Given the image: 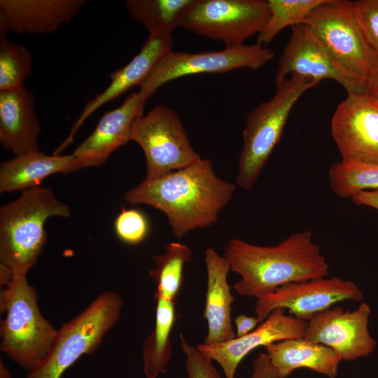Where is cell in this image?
Listing matches in <instances>:
<instances>
[{"label":"cell","mask_w":378,"mask_h":378,"mask_svg":"<svg viewBox=\"0 0 378 378\" xmlns=\"http://www.w3.org/2000/svg\"><path fill=\"white\" fill-rule=\"evenodd\" d=\"M248 378H279L266 353H260L253 361L252 371Z\"/></svg>","instance_id":"obj_32"},{"label":"cell","mask_w":378,"mask_h":378,"mask_svg":"<svg viewBox=\"0 0 378 378\" xmlns=\"http://www.w3.org/2000/svg\"><path fill=\"white\" fill-rule=\"evenodd\" d=\"M130 141L137 143L145 154L146 178L184 168L201 159L178 115L164 105L155 106L135 119Z\"/></svg>","instance_id":"obj_8"},{"label":"cell","mask_w":378,"mask_h":378,"mask_svg":"<svg viewBox=\"0 0 378 378\" xmlns=\"http://www.w3.org/2000/svg\"><path fill=\"white\" fill-rule=\"evenodd\" d=\"M325 0H267L270 15L257 34V44L265 46L287 27L303 24L309 13Z\"/></svg>","instance_id":"obj_26"},{"label":"cell","mask_w":378,"mask_h":378,"mask_svg":"<svg viewBox=\"0 0 378 378\" xmlns=\"http://www.w3.org/2000/svg\"><path fill=\"white\" fill-rule=\"evenodd\" d=\"M358 286L337 276L322 277L285 284L257 300L256 318L262 322L275 309H288L290 315L309 321L316 314L345 300L360 301Z\"/></svg>","instance_id":"obj_11"},{"label":"cell","mask_w":378,"mask_h":378,"mask_svg":"<svg viewBox=\"0 0 378 378\" xmlns=\"http://www.w3.org/2000/svg\"><path fill=\"white\" fill-rule=\"evenodd\" d=\"M274 52L257 43L198 53L170 50L140 86L145 102L163 85L180 77L202 73H224L240 68L257 70L273 59Z\"/></svg>","instance_id":"obj_10"},{"label":"cell","mask_w":378,"mask_h":378,"mask_svg":"<svg viewBox=\"0 0 378 378\" xmlns=\"http://www.w3.org/2000/svg\"><path fill=\"white\" fill-rule=\"evenodd\" d=\"M351 199L356 205L370 206L378 210V189L360 191Z\"/></svg>","instance_id":"obj_34"},{"label":"cell","mask_w":378,"mask_h":378,"mask_svg":"<svg viewBox=\"0 0 378 378\" xmlns=\"http://www.w3.org/2000/svg\"><path fill=\"white\" fill-rule=\"evenodd\" d=\"M192 256L191 249L179 242H170L163 253L152 256L155 267L149 276L157 284L155 294L175 302L183 284V269Z\"/></svg>","instance_id":"obj_25"},{"label":"cell","mask_w":378,"mask_h":378,"mask_svg":"<svg viewBox=\"0 0 378 378\" xmlns=\"http://www.w3.org/2000/svg\"><path fill=\"white\" fill-rule=\"evenodd\" d=\"M1 351L27 372L50 352L58 329L42 315L38 295L27 274L13 273L1 293Z\"/></svg>","instance_id":"obj_4"},{"label":"cell","mask_w":378,"mask_h":378,"mask_svg":"<svg viewBox=\"0 0 378 378\" xmlns=\"http://www.w3.org/2000/svg\"><path fill=\"white\" fill-rule=\"evenodd\" d=\"M74 162L72 154L48 155L39 150L3 161L0 165V192L37 187L52 174L69 173Z\"/></svg>","instance_id":"obj_22"},{"label":"cell","mask_w":378,"mask_h":378,"mask_svg":"<svg viewBox=\"0 0 378 378\" xmlns=\"http://www.w3.org/2000/svg\"><path fill=\"white\" fill-rule=\"evenodd\" d=\"M316 85L312 80L291 74L276 84V92L270 100L248 115L236 177V183L242 189L253 188L281 138L293 106L305 91Z\"/></svg>","instance_id":"obj_5"},{"label":"cell","mask_w":378,"mask_h":378,"mask_svg":"<svg viewBox=\"0 0 378 378\" xmlns=\"http://www.w3.org/2000/svg\"><path fill=\"white\" fill-rule=\"evenodd\" d=\"M11 374L10 371L5 366L4 363L1 360L0 363V378H10Z\"/></svg>","instance_id":"obj_36"},{"label":"cell","mask_w":378,"mask_h":378,"mask_svg":"<svg viewBox=\"0 0 378 378\" xmlns=\"http://www.w3.org/2000/svg\"><path fill=\"white\" fill-rule=\"evenodd\" d=\"M264 348L279 378H286L302 368L336 378L342 360L331 348L303 337L281 340Z\"/></svg>","instance_id":"obj_21"},{"label":"cell","mask_w":378,"mask_h":378,"mask_svg":"<svg viewBox=\"0 0 378 378\" xmlns=\"http://www.w3.org/2000/svg\"><path fill=\"white\" fill-rule=\"evenodd\" d=\"M291 30L279 59L275 84L288 74H295L317 83L323 79L334 80L347 94L365 92V86L341 66L306 24L293 26Z\"/></svg>","instance_id":"obj_13"},{"label":"cell","mask_w":378,"mask_h":378,"mask_svg":"<svg viewBox=\"0 0 378 378\" xmlns=\"http://www.w3.org/2000/svg\"><path fill=\"white\" fill-rule=\"evenodd\" d=\"M173 44L172 35L149 34L147 40L129 63L111 75L109 85L100 93L89 101L75 121L69 134L54 154L60 155L74 141L77 131L85 120L94 111L132 88L139 87L150 76L161 59L170 50Z\"/></svg>","instance_id":"obj_16"},{"label":"cell","mask_w":378,"mask_h":378,"mask_svg":"<svg viewBox=\"0 0 378 378\" xmlns=\"http://www.w3.org/2000/svg\"><path fill=\"white\" fill-rule=\"evenodd\" d=\"M114 228L122 241L136 245L145 239L150 227L147 217L141 211L122 209L115 220Z\"/></svg>","instance_id":"obj_29"},{"label":"cell","mask_w":378,"mask_h":378,"mask_svg":"<svg viewBox=\"0 0 378 378\" xmlns=\"http://www.w3.org/2000/svg\"><path fill=\"white\" fill-rule=\"evenodd\" d=\"M35 98L24 85L0 91V142L15 156L38 150Z\"/></svg>","instance_id":"obj_19"},{"label":"cell","mask_w":378,"mask_h":378,"mask_svg":"<svg viewBox=\"0 0 378 378\" xmlns=\"http://www.w3.org/2000/svg\"><path fill=\"white\" fill-rule=\"evenodd\" d=\"M32 57L23 46L0 36V91L10 90L24 85L30 76Z\"/></svg>","instance_id":"obj_28"},{"label":"cell","mask_w":378,"mask_h":378,"mask_svg":"<svg viewBox=\"0 0 378 378\" xmlns=\"http://www.w3.org/2000/svg\"><path fill=\"white\" fill-rule=\"evenodd\" d=\"M370 314L365 302L353 311L328 308L307 321L303 338L331 348L344 361L368 357L377 345L368 328Z\"/></svg>","instance_id":"obj_14"},{"label":"cell","mask_w":378,"mask_h":378,"mask_svg":"<svg viewBox=\"0 0 378 378\" xmlns=\"http://www.w3.org/2000/svg\"><path fill=\"white\" fill-rule=\"evenodd\" d=\"M236 337L244 336L253 331L260 323L256 317L239 314L234 318Z\"/></svg>","instance_id":"obj_33"},{"label":"cell","mask_w":378,"mask_h":378,"mask_svg":"<svg viewBox=\"0 0 378 378\" xmlns=\"http://www.w3.org/2000/svg\"><path fill=\"white\" fill-rule=\"evenodd\" d=\"M341 162L378 164V101L366 92L350 93L330 123Z\"/></svg>","instance_id":"obj_12"},{"label":"cell","mask_w":378,"mask_h":378,"mask_svg":"<svg viewBox=\"0 0 378 378\" xmlns=\"http://www.w3.org/2000/svg\"><path fill=\"white\" fill-rule=\"evenodd\" d=\"M269 15L267 0H193L180 27L234 48L257 35Z\"/></svg>","instance_id":"obj_9"},{"label":"cell","mask_w":378,"mask_h":378,"mask_svg":"<svg viewBox=\"0 0 378 378\" xmlns=\"http://www.w3.org/2000/svg\"><path fill=\"white\" fill-rule=\"evenodd\" d=\"M155 326L143 343L142 363L145 378H158L167 372L172 354L170 335L176 320L175 302L154 294Z\"/></svg>","instance_id":"obj_23"},{"label":"cell","mask_w":378,"mask_h":378,"mask_svg":"<svg viewBox=\"0 0 378 378\" xmlns=\"http://www.w3.org/2000/svg\"><path fill=\"white\" fill-rule=\"evenodd\" d=\"M306 24L341 66L367 88L378 66L356 18L354 2L325 0L305 19Z\"/></svg>","instance_id":"obj_7"},{"label":"cell","mask_w":378,"mask_h":378,"mask_svg":"<svg viewBox=\"0 0 378 378\" xmlns=\"http://www.w3.org/2000/svg\"><path fill=\"white\" fill-rule=\"evenodd\" d=\"M207 288L204 318L208 332L203 344L211 345L227 342L236 337L231 316L235 298L227 281L230 265L224 256L212 248L205 251Z\"/></svg>","instance_id":"obj_20"},{"label":"cell","mask_w":378,"mask_h":378,"mask_svg":"<svg viewBox=\"0 0 378 378\" xmlns=\"http://www.w3.org/2000/svg\"><path fill=\"white\" fill-rule=\"evenodd\" d=\"M328 177L336 195L351 198L360 191L378 189V164L340 161L330 166Z\"/></svg>","instance_id":"obj_27"},{"label":"cell","mask_w":378,"mask_h":378,"mask_svg":"<svg viewBox=\"0 0 378 378\" xmlns=\"http://www.w3.org/2000/svg\"><path fill=\"white\" fill-rule=\"evenodd\" d=\"M145 104L139 92H132L120 106L104 113L91 134L73 152L74 162L69 172L102 166L130 141L132 124L143 115Z\"/></svg>","instance_id":"obj_17"},{"label":"cell","mask_w":378,"mask_h":378,"mask_svg":"<svg viewBox=\"0 0 378 378\" xmlns=\"http://www.w3.org/2000/svg\"><path fill=\"white\" fill-rule=\"evenodd\" d=\"M365 92L378 101V66L368 81Z\"/></svg>","instance_id":"obj_35"},{"label":"cell","mask_w":378,"mask_h":378,"mask_svg":"<svg viewBox=\"0 0 378 378\" xmlns=\"http://www.w3.org/2000/svg\"><path fill=\"white\" fill-rule=\"evenodd\" d=\"M123 301L106 290L58 329L47 356L25 378H61L82 356L93 354L118 321Z\"/></svg>","instance_id":"obj_6"},{"label":"cell","mask_w":378,"mask_h":378,"mask_svg":"<svg viewBox=\"0 0 378 378\" xmlns=\"http://www.w3.org/2000/svg\"><path fill=\"white\" fill-rule=\"evenodd\" d=\"M353 2L360 28L378 58V0H358Z\"/></svg>","instance_id":"obj_31"},{"label":"cell","mask_w":378,"mask_h":378,"mask_svg":"<svg viewBox=\"0 0 378 378\" xmlns=\"http://www.w3.org/2000/svg\"><path fill=\"white\" fill-rule=\"evenodd\" d=\"M68 205L50 188L23 190L0 208V264L13 273L27 274L37 262L47 240L44 225L51 217H69Z\"/></svg>","instance_id":"obj_3"},{"label":"cell","mask_w":378,"mask_h":378,"mask_svg":"<svg viewBox=\"0 0 378 378\" xmlns=\"http://www.w3.org/2000/svg\"><path fill=\"white\" fill-rule=\"evenodd\" d=\"M193 0H127L126 9L132 20L149 34L172 35Z\"/></svg>","instance_id":"obj_24"},{"label":"cell","mask_w":378,"mask_h":378,"mask_svg":"<svg viewBox=\"0 0 378 378\" xmlns=\"http://www.w3.org/2000/svg\"><path fill=\"white\" fill-rule=\"evenodd\" d=\"M85 0H1L0 35L50 34L69 22Z\"/></svg>","instance_id":"obj_18"},{"label":"cell","mask_w":378,"mask_h":378,"mask_svg":"<svg viewBox=\"0 0 378 378\" xmlns=\"http://www.w3.org/2000/svg\"><path fill=\"white\" fill-rule=\"evenodd\" d=\"M180 344L186 356L187 378H222L212 363V360L188 342L180 334Z\"/></svg>","instance_id":"obj_30"},{"label":"cell","mask_w":378,"mask_h":378,"mask_svg":"<svg viewBox=\"0 0 378 378\" xmlns=\"http://www.w3.org/2000/svg\"><path fill=\"white\" fill-rule=\"evenodd\" d=\"M235 184L217 176L210 160L145 178L125 194L132 205L146 204L163 212L176 237L212 226L231 201Z\"/></svg>","instance_id":"obj_1"},{"label":"cell","mask_w":378,"mask_h":378,"mask_svg":"<svg viewBox=\"0 0 378 378\" xmlns=\"http://www.w3.org/2000/svg\"><path fill=\"white\" fill-rule=\"evenodd\" d=\"M307 326V321L287 315L285 309L278 308L244 336L215 344L202 343L197 348L220 365L225 378H236L239 365L251 351L281 340L303 337Z\"/></svg>","instance_id":"obj_15"},{"label":"cell","mask_w":378,"mask_h":378,"mask_svg":"<svg viewBox=\"0 0 378 378\" xmlns=\"http://www.w3.org/2000/svg\"><path fill=\"white\" fill-rule=\"evenodd\" d=\"M230 271L241 279L234 289L242 296L261 297L290 283L327 277L330 265L310 231L295 232L272 246L233 238L225 247Z\"/></svg>","instance_id":"obj_2"}]
</instances>
